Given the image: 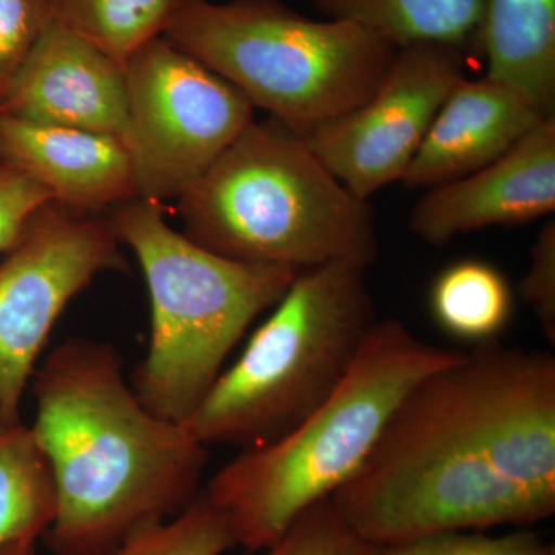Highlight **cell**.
<instances>
[{"mask_svg":"<svg viewBox=\"0 0 555 555\" xmlns=\"http://www.w3.org/2000/svg\"><path fill=\"white\" fill-rule=\"evenodd\" d=\"M514 291L502 270L483 259H460L430 287V313L448 335L466 343L494 341L514 313Z\"/></svg>","mask_w":555,"mask_h":555,"instance_id":"ac0fdd59","label":"cell"},{"mask_svg":"<svg viewBox=\"0 0 555 555\" xmlns=\"http://www.w3.org/2000/svg\"><path fill=\"white\" fill-rule=\"evenodd\" d=\"M109 222L137 255L152 309L147 356L134 369L131 389L152 414L182 425L250 324L299 272L214 254L171 229L163 204L153 201H127Z\"/></svg>","mask_w":555,"mask_h":555,"instance_id":"5b68a950","label":"cell"},{"mask_svg":"<svg viewBox=\"0 0 555 555\" xmlns=\"http://www.w3.org/2000/svg\"><path fill=\"white\" fill-rule=\"evenodd\" d=\"M477 46L486 78L555 116V0H483Z\"/></svg>","mask_w":555,"mask_h":555,"instance_id":"9a60e30c","label":"cell"},{"mask_svg":"<svg viewBox=\"0 0 555 555\" xmlns=\"http://www.w3.org/2000/svg\"><path fill=\"white\" fill-rule=\"evenodd\" d=\"M0 555H36V543H21L0 551Z\"/></svg>","mask_w":555,"mask_h":555,"instance_id":"484cf974","label":"cell"},{"mask_svg":"<svg viewBox=\"0 0 555 555\" xmlns=\"http://www.w3.org/2000/svg\"><path fill=\"white\" fill-rule=\"evenodd\" d=\"M463 353L423 341L393 318L377 320L323 404L286 436L240 451L204 486L236 546L264 550L306 509L331 499L363 465L409 390Z\"/></svg>","mask_w":555,"mask_h":555,"instance_id":"3957f363","label":"cell"},{"mask_svg":"<svg viewBox=\"0 0 555 555\" xmlns=\"http://www.w3.org/2000/svg\"><path fill=\"white\" fill-rule=\"evenodd\" d=\"M463 78L465 51L438 43L401 47L372 96L310 131L306 142L341 184L369 201L403 181L438 109Z\"/></svg>","mask_w":555,"mask_h":555,"instance_id":"30bf717a","label":"cell"},{"mask_svg":"<svg viewBox=\"0 0 555 555\" xmlns=\"http://www.w3.org/2000/svg\"><path fill=\"white\" fill-rule=\"evenodd\" d=\"M555 210V116L540 120L509 152L483 169L427 189L409 229L441 247L473 230L518 225Z\"/></svg>","mask_w":555,"mask_h":555,"instance_id":"8fae6325","label":"cell"},{"mask_svg":"<svg viewBox=\"0 0 555 555\" xmlns=\"http://www.w3.org/2000/svg\"><path fill=\"white\" fill-rule=\"evenodd\" d=\"M53 0H0V105L51 22Z\"/></svg>","mask_w":555,"mask_h":555,"instance_id":"603a6c76","label":"cell"},{"mask_svg":"<svg viewBox=\"0 0 555 555\" xmlns=\"http://www.w3.org/2000/svg\"><path fill=\"white\" fill-rule=\"evenodd\" d=\"M0 113L43 126L109 134L126 144V68L89 40L51 21Z\"/></svg>","mask_w":555,"mask_h":555,"instance_id":"7c38bea8","label":"cell"},{"mask_svg":"<svg viewBox=\"0 0 555 555\" xmlns=\"http://www.w3.org/2000/svg\"><path fill=\"white\" fill-rule=\"evenodd\" d=\"M331 500L374 546L553 517L555 357L494 339L426 375Z\"/></svg>","mask_w":555,"mask_h":555,"instance_id":"6da1fadb","label":"cell"},{"mask_svg":"<svg viewBox=\"0 0 555 555\" xmlns=\"http://www.w3.org/2000/svg\"><path fill=\"white\" fill-rule=\"evenodd\" d=\"M0 163L35 179L53 203L80 214L137 198L129 150L109 134L43 126L0 113Z\"/></svg>","mask_w":555,"mask_h":555,"instance_id":"4fadbf2b","label":"cell"},{"mask_svg":"<svg viewBox=\"0 0 555 555\" xmlns=\"http://www.w3.org/2000/svg\"><path fill=\"white\" fill-rule=\"evenodd\" d=\"M195 0H53L51 21L89 40L119 64L163 38Z\"/></svg>","mask_w":555,"mask_h":555,"instance_id":"d6986e66","label":"cell"},{"mask_svg":"<svg viewBox=\"0 0 555 555\" xmlns=\"http://www.w3.org/2000/svg\"><path fill=\"white\" fill-rule=\"evenodd\" d=\"M543 119L503 83L466 76L438 109L401 184L427 190L483 169Z\"/></svg>","mask_w":555,"mask_h":555,"instance_id":"5bb4252c","label":"cell"},{"mask_svg":"<svg viewBox=\"0 0 555 555\" xmlns=\"http://www.w3.org/2000/svg\"><path fill=\"white\" fill-rule=\"evenodd\" d=\"M31 430L49 462L54 555H108L133 532L178 516L203 491L207 448L149 411L109 343L72 338L31 378Z\"/></svg>","mask_w":555,"mask_h":555,"instance_id":"7a4b0ae2","label":"cell"},{"mask_svg":"<svg viewBox=\"0 0 555 555\" xmlns=\"http://www.w3.org/2000/svg\"><path fill=\"white\" fill-rule=\"evenodd\" d=\"M518 292L542 327L551 346L555 345V221L551 219L537 236L531 248L528 272L518 284Z\"/></svg>","mask_w":555,"mask_h":555,"instance_id":"cb8c5ba5","label":"cell"},{"mask_svg":"<svg viewBox=\"0 0 555 555\" xmlns=\"http://www.w3.org/2000/svg\"><path fill=\"white\" fill-rule=\"evenodd\" d=\"M233 547L228 518L201 491L178 516L139 529L108 555H222Z\"/></svg>","mask_w":555,"mask_h":555,"instance_id":"ffe728a7","label":"cell"},{"mask_svg":"<svg viewBox=\"0 0 555 555\" xmlns=\"http://www.w3.org/2000/svg\"><path fill=\"white\" fill-rule=\"evenodd\" d=\"M137 198L177 199L255 119L238 89L166 36L124 64Z\"/></svg>","mask_w":555,"mask_h":555,"instance_id":"ba28073f","label":"cell"},{"mask_svg":"<svg viewBox=\"0 0 555 555\" xmlns=\"http://www.w3.org/2000/svg\"><path fill=\"white\" fill-rule=\"evenodd\" d=\"M367 268L302 270L254 332L238 360L182 423L203 447L272 443L331 397L377 323Z\"/></svg>","mask_w":555,"mask_h":555,"instance_id":"8992f818","label":"cell"},{"mask_svg":"<svg viewBox=\"0 0 555 555\" xmlns=\"http://www.w3.org/2000/svg\"><path fill=\"white\" fill-rule=\"evenodd\" d=\"M374 545L350 531L331 499L297 517L272 545L244 555H372Z\"/></svg>","mask_w":555,"mask_h":555,"instance_id":"44dd1931","label":"cell"},{"mask_svg":"<svg viewBox=\"0 0 555 555\" xmlns=\"http://www.w3.org/2000/svg\"><path fill=\"white\" fill-rule=\"evenodd\" d=\"M54 514L53 477L31 426L0 422V551L38 542Z\"/></svg>","mask_w":555,"mask_h":555,"instance_id":"e0dca14e","label":"cell"},{"mask_svg":"<svg viewBox=\"0 0 555 555\" xmlns=\"http://www.w3.org/2000/svg\"><path fill=\"white\" fill-rule=\"evenodd\" d=\"M50 203V193L35 179L0 163V255L13 247L31 218Z\"/></svg>","mask_w":555,"mask_h":555,"instance_id":"d4e9b609","label":"cell"},{"mask_svg":"<svg viewBox=\"0 0 555 555\" xmlns=\"http://www.w3.org/2000/svg\"><path fill=\"white\" fill-rule=\"evenodd\" d=\"M321 17L350 22L401 47L477 43L483 0H310Z\"/></svg>","mask_w":555,"mask_h":555,"instance_id":"2e32d148","label":"cell"},{"mask_svg":"<svg viewBox=\"0 0 555 555\" xmlns=\"http://www.w3.org/2000/svg\"><path fill=\"white\" fill-rule=\"evenodd\" d=\"M109 219L56 203L31 218L0 264V422L21 403L57 320L105 270L122 268Z\"/></svg>","mask_w":555,"mask_h":555,"instance_id":"9c48e42d","label":"cell"},{"mask_svg":"<svg viewBox=\"0 0 555 555\" xmlns=\"http://www.w3.org/2000/svg\"><path fill=\"white\" fill-rule=\"evenodd\" d=\"M166 38L302 138L371 98L398 50L360 25L313 20L283 0H195Z\"/></svg>","mask_w":555,"mask_h":555,"instance_id":"52a82bcc","label":"cell"},{"mask_svg":"<svg viewBox=\"0 0 555 555\" xmlns=\"http://www.w3.org/2000/svg\"><path fill=\"white\" fill-rule=\"evenodd\" d=\"M184 235L247 264L302 270L378 259L369 201L358 198L278 120H251L178 198Z\"/></svg>","mask_w":555,"mask_h":555,"instance_id":"277c9868","label":"cell"},{"mask_svg":"<svg viewBox=\"0 0 555 555\" xmlns=\"http://www.w3.org/2000/svg\"><path fill=\"white\" fill-rule=\"evenodd\" d=\"M372 555H555L537 532L518 528L503 535L483 531H448L393 545L375 546Z\"/></svg>","mask_w":555,"mask_h":555,"instance_id":"7402d4cb","label":"cell"}]
</instances>
